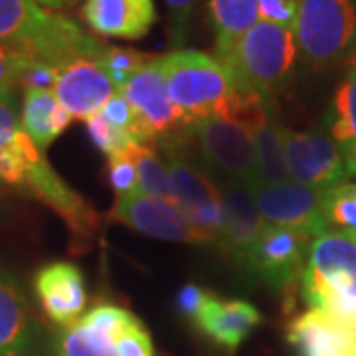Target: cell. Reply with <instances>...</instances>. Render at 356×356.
Wrapping results in <instances>:
<instances>
[{
	"label": "cell",
	"mask_w": 356,
	"mask_h": 356,
	"mask_svg": "<svg viewBox=\"0 0 356 356\" xmlns=\"http://www.w3.org/2000/svg\"><path fill=\"white\" fill-rule=\"evenodd\" d=\"M86 327L91 331L99 332L109 337L111 341H117L123 332L127 331L133 323H137L139 318L131 315L129 311L115 305H99L93 311H89L83 318H79Z\"/></svg>",
	"instance_id": "cell-30"
},
{
	"label": "cell",
	"mask_w": 356,
	"mask_h": 356,
	"mask_svg": "<svg viewBox=\"0 0 356 356\" xmlns=\"http://www.w3.org/2000/svg\"><path fill=\"white\" fill-rule=\"evenodd\" d=\"M166 159L170 200L196 229L210 236L216 245L222 236V192L204 168L192 159L182 140L159 143Z\"/></svg>",
	"instance_id": "cell-5"
},
{
	"label": "cell",
	"mask_w": 356,
	"mask_h": 356,
	"mask_svg": "<svg viewBox=\"0 0 356 356\" xmlns=\"http://www.w3.org/2000/svg\"><path fill=\"white\" fill-rule=\"evenodd\" d=\"M261 323V313L248 301L220 299L210 293L194 325L214 343L236 350Z\"/></svg>",
	"instance_id": "cell-20"
},
{
	"label": "cell",
	"mask_w": 356,
	"mask_h": 356,
	"mask_svg": "<svg viewBox=\"0 0 356 356\" xmlns=\"http://www.w3.org/2000/svg\"><path fill=\"white\" fill-rule=\"evenodd\" d=\"M115 346H117L119 356H154L151 337L145 331L140 321L133 323L127 331L115 341Z\"/></svg>",
	"instance_id": "cell-34"
},
{
	"label": "cell",
	"mask_w": 356,
	"mask_h": 356,
	"mask_svg": "<svg viewBox=\"0 0 356 356\" xmlns=\"http://www.w3.org/2000/svg\"><path fill=\"white\" fill-rule=\"evenodd\" d=\"M72 121L74 117L60 105L54 91H42V89L26 91L20 127L34 140V145L42 153L70 127Z\"/></svg>",
	"instance_id": "cell-21"
},
{
	"label": "cell",
	"mask_w": 356,
	"mask_h": 356,
	"mask_svg": "<svg viewBox=\"0 0 356 356\" xmlns=\"http://www.w3.org/2000/svg\"><path fill=\"white\" fill-rule=\"evenodd\" d=\"M86 125H88V133L91 140H93V145L107 154V156L123 153L127 147H131L135 143L133 135L129 131L113 127L111 123H107L103 119L102 113L89 117L88 121H86Z\"/></svg>",
	"instance_id": "cell-31"
},
{
	"label": "cell",
	"mask_w": 356,
	"mask_h": 356,
	"mask_svg": "<svg viewBox=\"0 0 356 356\" xmlns=\"http://www.w3.org/2000/svg\"><path fill=\"white\" fill-rule=\"evenodd\" d=\"M168 16H170V32L175 46H182L186 38V28L191 22L192 14L198 8L200 0H165Z\"/></svg>",
	"instance_id": "cell-37"
},
{
	"label": "cell",
	"mask_w": 356,
	"mask_h": 356,
	"mask_svg": "<svg viewBox=\"0 0 356 356\" xmlns=\"http://www.w3.org/2000/svg\"><path fill=\"white\" fill-rule=\"evenodd\" d=\"M121 93L137 115L135 139L140 145L156 147L165 140H180L188 131L191 123L168 97L161 58L143 65Z\"/></svg>",
	"instance_id": "cell-6"
},
{
	"label": "cell",
	"mask_w": 356,
	"mask_h": 356,
	"mask_svg": "<svg viewBox=\"0 0 356 356\" xmlns=\"http://www.w3.org/2000/svg\"><path fill=\"white\" fill-rule=\"evenodd\" d=\"M60 77V70L44 62H34L28 58L22 77H20V86L28 89H42V91H54L56 83Z\"/></svg>",
	"instance_id": "cell-36"
},
{
	"label": "cell",
	"mask_w": 356,
	"mask_h": 356,
	"mask_svg": "<svg viewBox=\"0 0 356 356\" xmlns=\"http://www.w3.org/2000/svg\"><path fill=\"white\" fill-rule=\"evenodd\" d=\"M301 0H259V20L295 28Z\"/></svg>",
	"instance_id": "cell-35"
},
{
	"label": "cell",
	"mask_w": 356,
	"mask_h": 356,
	"mask_svg": "<svg viewBox=\"0 0 356 356\" xmlns=\"http://www.w3.org/2000/svg\"><path fill=\"white\" fill-rule=\"evenodd\" d=\"M297 56L293 28L259 20L228 56L218 60L228 67L238 91L273 99L289 81Z\"/></svg>",
	"instance_id": "cell-1"
},
{
	"label": "cell",
	"mask_w": 356,
	"mask_h": 356,
	"mask_svg": "<svg viewBox=\"0 0 356 356\" xmlns=\"http://www.w3.org/2000/svg\"><path fill=\"white\" fill-rule=\"evenodd\" d=\"M117 93L99 60L83 58L60 70L54 95L74 119H86L97 115L103 105Z\"/></svg>",
	"instance_id": "cell-13"
},
{
	"label": "cell",
	"mask_w": 356,
	"mask_h": 356,
	"mask_svg": "<svg viewBox=\"0 0 356 356\" xmlns=\"http://www.w3.org/2000/svg\"><path fill=\"white\" fill-rule=\"evenodd\" d=\"M311 243L313 238L307 234L266 226L238 264L252 280L273 289H289L303 275Z\"/></svg>",
	"instance_id": "cell-8"
},
{
	"label": "cell",
	"mask_w": 356,
	"mask_h": 356,
	"mask_svg": "<svg viewBox=\"0 0 356 356\" xmlns=\"http://www.w3.org/2000/svg\"><path fill=\"white\" fill-rule=\"evenodd\" d=\"M266 224L257 212L254 192L238 182H226L222 192V236L218 248L240 261Z\"/></svg>",
	"instance_id": "cell-18"
},
{
	"label": "cell",
	"mask_w": 356,
	"mask_h": 356,
	"mask_svg": "<svg viewBox=\"0 0 356 356\" xmlns=\"http://www.w3.org/2000/svg\"><path fill=\"white\" fill-rule=\"evenodd\" d=\"M26 64L28 58L24 54L0 44V95L14 93L16 86H20V77Z\"/></svg>",
	"instance_id": "cell-33"
},
{
	"label": "cell",
	"mask_w": 356,
	"mask_h": 356,
	"mask_svg": "<svg viewBox=\"0 0 356 356\" xmlns=\"http://www.w3.org/2000/svg\"><path fill=\"white\" fill-rule=\"evenodd\" d=\"M34 287L46 315L64 329L76 325L88 305L86 281L74 264L56 261L44 266L36 273Z\"/></svg>",
	"instance_id": "cell-14"
},
{
	"label": "cell",
	"mask_w": 356,
	"mask_h": 356,
	"mask_svg": "<svg viewBox=\"0 0 356 356\" xmlns=\"http://www.w3.org/2000/svg\"><path fill=\"white\" fill-rule=\"evenodd\" d=\"M293 30L313 70L356 60V0H301Z\"/></svg>",
	"instance_id": "cell-3"
},
{
	"label": "cell",
	"mask_w": 356,
	"mask_h": 356,
	"mask_svg": "<svg viewBox=\"0 0 356 356\" xmlns=\"http://www.w3.org/2000/svg\"><path fill=\"white\" fill-rule=\"evenodd\" d=\"M54 356H119V353L115 341L77 321L58 334Z\"/></svg>",
	"instance_id": "cell-27"
},
{
	"label": "cell",
	"mask_w": 356,
	"mask_h": 356,
	"mask_svg": "<svg viewBox=\"0 0 356 356\" xmlns=\"http://www.w3.org/2000/svg\"><path fill=\"white\" fill-rule=\"evenodd\" d=\"M105 48V44L89 36L72 18L48 10V16L38 30L14 50L24 54L26 58L34 62H44L62 70L83 58L99 60Z\"/></svg>",
	"instance_id": "cell-12"
},
{
	"label": "cell",
	"mask_w": 356,
	"mask_h": 356,
	"mask_svg": "<svg viewBox=\"0 0 356 356\" xmlns=\"http://www.w3.org/2000/svg\"><path fill=\"white\" fill-rule=\"evenodd\" d=\"M46 16L48 10L36 0H0V44L18 48L38 30Z\"/></svg>",
	"instance_id": "cell-25"
},
{
	"label": "cell",
	"mask_w": 356,
	"mask_h": 356,
	"mask_svg": "<svg viewBox=\"0 0 356 356\" xmlns=\"http://www.w3.org/2000/svg\"><path fill=\"white\" fill-rule=\"evenodd\" d=\"M329 133L346 156L353 177L356 168V60H353L346 79L334 95L329 115Z\"/></svg>",
	"instance_id": "cell-23"
},
{
	"label": "cell",
	"mask_w": 356,
	"mask_h": 356,
	"mask_svg": "<svg viewBox=\"0 0 356 356\" xmlns=\"http://www.w3.org/2000/svg\"><path fill=\"white\" fill-rule=\"evenodd\" d=\"M109 218L156 240L216 245L210 236L192 226L172 200L154 198L143 192L117 198Z\"/></svg>",
	"instance_id": "cell-11"
},
{
	"label": "cell",
	"mask_w": 356,
	"mask_h": 356,
	"mask_svg": "<svg viewBox=\"0 0 356 356\" xmlns=\"http://www.w3.org/2000/svg\"><path fill=\"white\" fill-rule=\"evenodd\" d=\"M281 143L289 178L313 191L327 192L350 178L346 156L331 135L321 131L295 133L281 127Z\"/></svg>",
	"instance_id": "cell-7"
},
{
	"label": "cell",
	"mask_w": 356,
	"mask_h": 356,
	"mask_svg": "<svg viewBox=\"0 0 356 356\" xmlns=\"http://www.w3.org/2000/svg\"><path fill=\"white\" fill-rule=\"evenodd\" d=\"M323 210L329 228L356 236V194L348 180L337 188L323 192Z\"/></svg>",
	"instance_id": "cell-28"
},
{
	"label": "cell",
	"mask_w": 356,
	"mask_h": 356,
	"mask_svg": "<svg viewBox=\"0 0 356 356\" xmlns=\"http://www.w3.org/2000/svg\"><path fill=\"white\" fill-rule=\"evenodd\" d=\"M281 125L277 119V107L271 105L264 123L254 131L255 154L261 186H273L289 180V172L285 166L283 143H281Z\"/></svg>",
	"instance_id": "cell-24"
},
{
	"label": "cell",
	"mask_w": 356,
	"mask_h": 356,
	"mask_svg": "<svg viewBox=\"0 0 356 356\" xmlns=\"http://www.w3.org/2000/svg\"><path fill=\"white\" fill-rule=\"evenodd\" d=\"M216 56L224 58L259 22V0H210Z\"/></svg>",
	"instance_id": "cell-22"
},
{
	"label": "cell",
	"mask_w": 356,
	"mask_h": 356,
	"mask_svg": "<svg viewBox=\"0 0 356 356\" xmlns=\"http://www.w3.org/2000/svg\"><path fill=\"white\" fill-rule=\"evenodd\" d=\"M180 140L200 154L204 165L222 175L226 182H238L252 192L261 186L254 133L240 123L204 117L192 121Z\"/></svg>",
	"instance_id": "cell-4"
},
{
	"label": "cell",
	"mask_w": 356,
	"mask_h": 356,
	"mask_svg": "<svg viewBox=\"0 0 356 356\" xmlns=\"http://www.w3.org/2000/svg\"><path fill=\"white\" fill-rule=\"evenodd\" d=\"M161 64L168 97L188 123L218 115L238 91L228 67L204 51L175 50Z\"/></svg>",
	"instance_id": "cell-2"
},
{
	"label": "cell",
	"mask_w": 356,
	"mask_h": 356,
	"mask_svg": "<svg viewBox=\"0 0 356 356\" xmlns=\"http://www.w3.org/2000/svg\"><path fill=\"white\" fill-rule=\"evenodd\" d=\"M287 339L299 356H356L355 332L317 309L295 318Z\"/></svg>",
	"instance_id": "cell-19"
},
{
	"label": "cell",
	"mask_w": 356,
	"mask_h": 356,
	"mask_svg": "<svg viewBox=\"0 0 356 356\" xmlns=\"http://www.w3.org/2000/svg\"><path fill=\"white\" fill-rule=\"evenodd\" d=\"M149 62L151 60L139 51L131 50V48H119V46H107L99 58V64L103 65L105 74L109 76L117 91L125 88L129 79Z\"/></svg>",
	"instance_id": "cell-29"
},
{
	"label": "cell",
	"mask_w": 356,
	"mask_h": 356,
	"mask_svg": "<svg viewBox=\"0 0 356 356\" xmlns=\"http://www.w3.org/2000/svg\"><path fill=\"white\" fill-rule=\"evenodd\" d=\"M107 168H109V182L117 194V198L131 196L139 192V177L135 163L131 161L127 151L107 156Z\"/></svg>",
	"instance_id": "cell-32"
},
{
	"label": "cell",
	"mask_w": 356,
	"mask_h": 356,
	"mask_svg": "<svg viewBox=\"0 0 356 356\" xmlns=\"http://www.w3.org/2000/svg\"><path fill=\"white\" fill-rule=\"evenodd\" d=\"M254 198L266 226L295 229L313 240L329 232L323 210V192L287 180L273 186H259Z\"/></svg>",
	"instance_id": "cell-10"
},
{
	"label": "cell",
	"mask_w": 356,
	"mask_h": 356,
	"mask_svg": "<svg viewBox=\"0 0 356 356\" xmlns=\"http://www.w3.org/2000/svg\"><path fill=\"white\" fill-rule=\"evenodd\" d=\"M321 293L356 297V236L329 229L311 243L301 275V295L311 299Z\"/></svg>",
	"instance_id": "cell-9"
},
{
	"label": "cell",
	"mask_w": 356,
	"mask_h": 356,
	"mask_svg": "<svg viewBox=\"0 0 356 356\" xmlns=\"http://www.w3.org/2000/svg\"><path fill=\"white\" fill-rule=\"evenodd\" d=\"M131 161L135 163L139 177V192L154 198L170 200V184H168V168L159 156L153 145L133 143L125 149Z\"/></svg>",
	"instance_id": "cell-26"
},
{
	"label": "cell",
	"mask_w": 356,
	"mask_h": 356,
	"mask_svg": "<svg viewBox=\"0 0 356 356\" xmlns=\"http://www.w3.org/2000/svg\"><path fill=\"white\" fill-rule=\"evenodd\" d=\"M36 2L46 10H64V8L77 4L79 0H36Z\"/></svg>",
	"instance_id": "cell-41"
},
{
	"label": "cell",
	"mask_w": 356,
	"mask_h": 356,
	"mask_svg": "<svg viewBox=\"0 0 356 356\" xmlns=\"http://www.w3.org/2000/svg\"><path fill=\"white\" fill-rule=\"evenodd\" d=\"M208 297H210V293L204 291L202 287H198V285H194V283L184 285V287L180 289V293L177 295L178 313L184 318H188V321L194 323L196 317L200 315L204 303L208 301Z\"/></svg>",
	"instance_id": "cell-40"
},
{
	"label": "cell",
	"mask_w": 356,
	"mask_h": 356,
	"mask_svg": "<svg viewBox=\"0 0 356 356\" xmlns=\"http://www.w3.org/2000/svg\"><path fill=\"white\" fill-rule=\"evenodd\" d=\"M20 129L14 93L0 95V147H8Z\"/></svg>",
	"instance_id": "cell-39"
},
{
	"label": "cell",
	"mask_w": 356,
	"mask_h": 356,
	"mask_svg": "<svg viewBox=\"0 0 356 356\" xmlns=\"http://www.w3.org/2000/svg\"><path fill=\"white\" fill-rule=\"evenodd\" d=\"M38 325L32 317L22 285L0 266V356H32Z\"/></svg>",
	"instance_id": "cell-15"
},
{
	"label": "cell",
	"mask_w": 356,
	"mask_h": 356,
	"mask_svg": "<svg viewBox=\"0 0 356 356\" xmlns=\"http://www.w3.org/2000/svg\"><path fill=\"white\" fill-rule=\"evenodd\" d=\"M99 113H102L103 119H105L107 123H111L113 127L129 131V133L133 135V129L137 125V115H135L133 107L129 105V102L125 99V95H123L121 91H117L113 97L103 105V109Z\"/></svg>",
	"instance_id": "cell-38"
},
{
	"label": "cell",
	"mask_w": 356,
	"mask_h": 356,
	"mask_svg": "<svg viewBox=\"0 0 356 356\" xmlns=\"http://www.w3.org/2000/svg\"><path fill=\"white\" fill-rule=\"evenodd\" d=\"M81 16L99 36L140 40L156 22L154 0H86Z\"/></svg>",
	"instance_id": "cell-17"
},
{
	"label": "cell",
	"mask_w": 356,
	"mask_h": 356,
	"mask_svg": "<svg viewBox=\"0 0 356 356\" xmlns=\"http://www.w3.org/2000/svg\"><path fill=\"white\" fill-rule=\"evenodd\" d=\"M24 188L54 208L79 238H89L97 229V216L93 208H89L86 200L54 172L44 156L30 166Z\"/></svg>",
	"instance_id": "cell-16"
}]
</instances>
